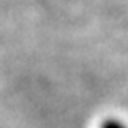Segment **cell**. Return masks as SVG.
I'll return each mask as SVG.
<instances>
[{
    "label": "cell",
    "mask_w": 128,
    "mask_h": 128,
    "mask_svg": "<svg viewBox=\"0 0 128 128\" xmlns=\"http://www.w3.org/2000/svg\"><path fill=\"white\" fill-rule=\"evenodd\" d=\"M100 128H128V126L120 120H107L100 125Z\"/></svg>",
    "instance_id": "cell-1"
}]
</instances>
